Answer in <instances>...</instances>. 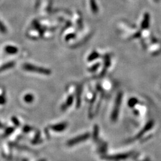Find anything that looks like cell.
Instances as JSON below:
<instances>
[{"label":"cell","mask_w":161,"mask_h":161,"mask_svg":"<svg viewBox=\"0 0 161 161\" xmlns=\"http://www.w3.org/2000/svg\"><path fill=\"white\" fill-rule=\"evenodd\" d=\"M23 69L27 71L36 72L41 74L46 75H49L51 74V70L48 69H46L42 67H39V66H35L34 64H31L29 63H25L23 65Z\"/></svg>","instance_id":"obj_1"},{"label":"cell","mask_w":161,"mask_h":161,"mask_svg":"<svg viewBox=\"0 0 161 161\" xmlns=\"http://www.w3.org/2000/svg\"><path fill=\"white\" fill-rule=\"evenodd\" d=\"M122 93H119L118 94L116 99L114 108H113L112 113L111 115V119L113 121H115L118 118V116L119 115V108H120L122 100Z\"/></svg>","instance_id":"obj_2"},{"label":"cell","mask_w":161,"mask_h":161,"mask_svg":"<svg viewBox=\"0 0 161 161\" xmlns=\"http://www.w3.org/2000/svg\"><path fill=\"white\" fill-rule=\"evenodd\" d=\"M90 137V134H89V133H85V134L79 135V136L75 137V138L69 140L67 143V144L69 146H72L75 144H78V143L85 141L86 140H87Z\"/></svg>","instance_id":"obj_3"},{"label":"cell","mask_w":161,"mask_h":161,"mask_svg":"<svg viewBox=\"0 0 161 161\" xmlns=\"http://www.w3.org/2000/svg\"><path fill=\"white\" fill-rule=\"evenodd\" d=\"M153 125V121H150L149 122H148V124H146V126H145L144 127V128L143 129V130H141L140 132L136 135V137H135L134 138V140H135V139L140 138V137L144 134V133H146L148 130L152 128Z\"/></svg>","instance_id":"obj_4"},{"label":"cell","mask_w":161,"mask_h":161,"mask_svg":"<svg viewBox=\"0 0 161 161\" xmlns=\"http://www.w3.org/2000/svg\"><path fill=\"white\" fill-rule=\"evenodd\" d=\"M150 24V15L149 14L146 13L144 16V18L141 22V27L143 29H148Z\"/></svg>","instance_id":"obj_5"},{"label":"cell","mask_w":161,"mask_h":161,"mask_svg":"<svg viewBox=\"0 0 161 161\" xmlns=\"http://www.w3.org/2000/svg\"><path fill=\"white\" fill-rule=\"evenodd\" d=\"M67 126V124L66 123H58V124L52 125L51 127V128H52L53 130H54L56 132H61V131H63L64 129L66 128Z\"/></svg>","instance_id":"obj_6"},{"label":"cell","mask_w":161,"mask_h":161,"mask_svg":"<svg viewBox=\"0 0 161 161\" xmlns=\"http://www.w3.org/2000/svg\"><path fill=\"white\" fill-rule=\"evenodd\" d=\"M5 51L8 54H14L18 52V49L14 46H7L5 47Z\"/></svg>","instance_id":"obj_7"},{"label":"cell","mask_w":161,"mask_h":161,"mask_svg":"<svg viewBox=\"0 0 161 161\" xmlns=\"http://www.w3.org/2000/svg\"><path fill=\"white\" fill-rule=\"evenodd\" d=\"M73 100H74V97L73 96H69L67 100H66V103L64 104V105H63L62 106V107H61V109H62V111H64V110H65L67 109V108L70 106V105H72V102H73Z\"/></svg>","instance_id":"obj_8"},{"label":"cell","mask_w":161,"mask_h":161,"mask_svg":"<svg viewBox=\"0 0 161 161\" xmlns=\"http://www.w3.org/2000/svg\"><path fill=\"white\" fill-rule=\"evenodd\" d=\"M128 157V155L127 154H123V155H116V156H108L107 159L110 160H121L123 159Z\"/></svg>","instance_id":"obj_9"},{"label":"cell","mask_w":161,"mask_h":161,"mask_svg":"<svg viewBox=\"0 0 161 161\" xmlns=\"http://www.w3.org/2000/svg\"><path fill=\"white\" fill-rule=\"evenodd\" d=\"M90 6H91V9L93 13L94 14L97 13L99 9H98V7L97 4H96V0H90Z\"/></svg>","instance_id":"obj_10"},{"label":"cell","mask_w":161,"mask_h":161,"mask_svg":"<svg viewBox=\"0 0 161 161\" xmlns=\"http://www.w3.org/2000/svg\"><path fill=\"white\" fill-rule=\"evenodd\" d=\"M99 56L100 54L97 52H93L89 55V56L87 58V60L88 62H91V61L97 59V58L99 57Z\"/></svg>","instance_id":"obj_11"},{"label":"cell","mask_w":161,"mask_h":161,"mask_svg":"<svg viewBox=\"0 0 161 161\" xmlns=\"http://www.w3.org/2000/svg\"><path fill=\"white\" fill-rule=\"evenodd\" d=\"M14 66V63H13V62L7 63L4 64L3 66H2L0 68V71L5 70V69H10V68H11L12 67H13Z\"/></svg>","instance_id":"obj_12"},{"label":"cell","mask_w":161,"mask_h":161,"mask_svg":"<svg viewBox=\"0 0 161 161\" xmlns=\"http://www.w3.org/2000/svg\"><path fill=\"white\" fill-rule=\"evenodd\" d=\"M137 103H138V100H137L136 98L133 97L129 100L128 104V106L129 107H134Z\"/></svg>","instance_id":"obj_13"},{"label":"cell","mask_w":161,"mask_h":161,"mask_svg":"<svg viewBox=\"0 0 161 161\" xmlns=\"http://www.w3.org/2000/svg\"><path fill=\"white\" fill-rule=\"evenodd\" d=\"M24 100L25 101L27 102V103H31V102H32L33 101V100H34V96H33L32 94H26V95L25 96Z\"/></svg>","instance_id":"obj_14"},{"label":"cell","mask_w":161,"mask_h":161,"mask_svg":"<svg viewBox=\"0 0 161 161\" xmlns=\"http://www.w3.org/2000/svg\"><path fill=\"white\" fill-rule=\"evenodd\" d=\"M0 32L3 34H5L7 32V28L1 20H0Z\"/></svg>","instance_id":"obj_15"},{"label":"cell","mask_w":161,"mask_h":161,"mask_svg":"<svg viewBox=\"0 0 161 161\" xmlns=\"http://www.w3.org/2000/svg\"><path fill=\"white\" fill-rule=\"evenodd\" d=\"M99 66H100V63H97V64H94V66H93L91 68H90L89 69V71L90 72L95 71V70H96V69H97V68H99Z\"/></svg>","instance_id":"obj_16"},{"label":"cell","mask_w":161,"mask_h":161,"mask_svg":"<svg viewBox=\"0 0 161 161\" xmlns=\"http://www.w3.org/2000/svg\"><path fill=\"white\" fill-rule=\"evenodd\" d=\"M105 64L106 68H108L110 66V64H111V61H110V58L108 56L106 57L105 60Z\"/></svg>","instance_id":"obj_17"},{"label":"cell","mask_w":161,"mask_h":161,"mask_svg":"<svg viewBox=\"0 0 161 161\" xmlns=\"http://www.w3.org/2000/svg\"><path fill=\"white\" fill-rule=\"evenodd\" d=\"M12 121L13 122V123H14V124L16 125H19V120L17 119L15 117H13L12 118Z\"/></svg>","instance_id":"obj_18"},{"label":"cell","mask_w":161,"mask_h":161,"mask_svg":"<svg viewBox=\"0 0 161 161\" xmlns=\"http://www.w3.org/2000/svg\"><path fill=\"white\" fill-rule=\"evenodd\" d=\"M75 37V35L74 34H69L67 36H66V40H69L70 39H72V38H74Z\"/></svg>","instance_id":"obj_19"},{"label":"cell","mask_w":161,"mask_h":161,"mask_svg":"<svg viewBox=\"0 0 161 161\" xmlns=\"http://www.w3.org/2000/svg\"><path fill=\"white\" fill-rule=\"evenodd\" d=\"M14 131V128H9L8 129V130L7 131V132H6V133H7V134L8 135V134H10L11 133L13 132V131Z\"/></svg>","instance_id":"obj_20"},{"label":"cell","mask_w":161,"mask_h":161,"mask_svg":"<svg viewBox=\"0 0 161 161\" xmlns=\"http://www.w3.org/2000/svg\"><path fill=\"white\" fill-rule=\"evenodd\" d=\"M23 129H24V131H25V132H28V131H30L31 129H32V128L29 127L28 126H25V127H24Z\"/></svg>","instance_id":"obj_21"},{"label":"cell","mask_w":161,"mask_h":161,"mask_svg":"<svg viewBox=\"0 0 161 161\" xmlns=\"http://www.w3.org/2000/svg\"><path fill=\"white\" fill-rule=\"evenodd\" d=\"M5 99L3 97H0V103H4Z\"/></svg>","instance_id":"obj_22"}]
</instances>
